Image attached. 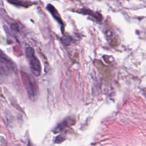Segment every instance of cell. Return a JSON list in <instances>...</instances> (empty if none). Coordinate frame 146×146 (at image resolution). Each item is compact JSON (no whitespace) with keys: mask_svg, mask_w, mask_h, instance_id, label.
<instances>
[{"mask_svg":"<svg viewBox=\"0 0 146 146\" xmlns=\"http://www.w3.org/2000/svg\"><path fill=\"white\" fill-rule=\"evenodd\" d=\"M21 77L30 100L35 101L38 95V86L35 79L30 74L21 71Z\"/></svg>","mask_w":146,"mask_h":146,"instance_id":"cell-1","label":"cell"},{"mask_svg":"<svg viewBox=\"0 0 146 146\" xmlns=\"http://www.w3.org/2000/svg\"><path fill=\"white\" fill-rule=\"evenodd\" d=\"M26 58L29 62L30 67L33 74L38 76L41 72V65L39 59L35 55V51L32 47H27L25 51Z\"/></svg>","mask_w":146,"mask_h":146,"instance_id":"cell-2","label":"cell"},{"mask_svg":"<svg viewBox=\"0 0 146 146\" xmlns=\"http://www.w3.org/2000/svg\"><path fill=\"white\" fill-rule=\"evenodd\" d=\"M95 64L100 74L103 77V78L106 80H110L111 76L110 68L108 66L104 64L101 61L98 60H96L95 61Z\"/></svg>","mask_w":146,"mask_h":146,"instance_id":"cell-3","label":"cell"},{"mask_svg":"<svg viewBox=\"0 0 146 146\" xmlns=\"http://www.w3.org/2000/svg\"><path fill=\"white\" fill-rule=\"evenodd\" d=\"M106 36L110 44L112 46H116L119 43L118 37L115 31L112 29L106 31Z\"/></svg>","mask_w":146,"mask_h":146,"instance_id":"cell-4","label":"cell"},{"mask_svg":"<svg viewBox=\"0 0 146 146\" xmlns=\"http://www.w3.org/2000/svg\"><path fill=\"white\" fill-rule=\"evenodd\" d=\"M79 13H83L84 14H87V15H88L92 17L97 22H101L103 19V17L100 13H99L98 12H94L89 9L83 8L79 10Z\"/></svg>","mask_w":146,"mask_h":146,"instance_id":"cell-5","label":"cell"},{"mask_svg":"<svg viewBox=\"0 0 146 146\" xmlns=\"http://www.w3.org/2000/svg\"><path fill=\"white\" fill-rule=\"evenodd\" d=\"M46 8H47V10L50 11V13L51 14V15L53 16V17L59 22V23H60V25H61V26H62V28L63 29H64L63 22L62 20V18H61L59 13L56 10V9L53 6H52L51 4H48Z\"/></svg>","mask_w":146,"mask_h":146,"instance_id":"cell-6","label":"cell"},{"mask_svg":"<svg viewBox=\"0 0 146 146\" xmlns=\"http://www.w3.org/2000/svg\"><path fill=\"white\" fill-rule=\"evenodd\" d=\"M9 3L16 6L27 7L33 4V3L27 0H7Z\"/></svg>","mask_w":146,"mask_h":146,"instance_id":"cell-7","label":"cell"},{"mask_svg":"<svg viewBox=\"0 0 146 146\" xmlns=\"http://www.w3.org/2000/svg\"><path fill=\"white\" fill-rule=\"evenodd\" d=\"M61 40L63 44L67 46L71 44L72 41V38L70 36H64L62 37Z\"/></svg>","mask_w":146,"mask_h":146,"instance_id":"cell-8","label":"cell"},{"mask_svg":"<svg viewBox=\"0 0 146 146\" xmlns=\"http://www.w3.org/2000/svg\"><path fill=\"white\" fill-rule=\"evenodd\" d=\"M27 146H32L31 145V143H30V142H29V143H28V145Z\"/></svg>","mask_w":146,"mask_h":146,"instance_id":"cell-9","label":"cell"}]
</instances>
